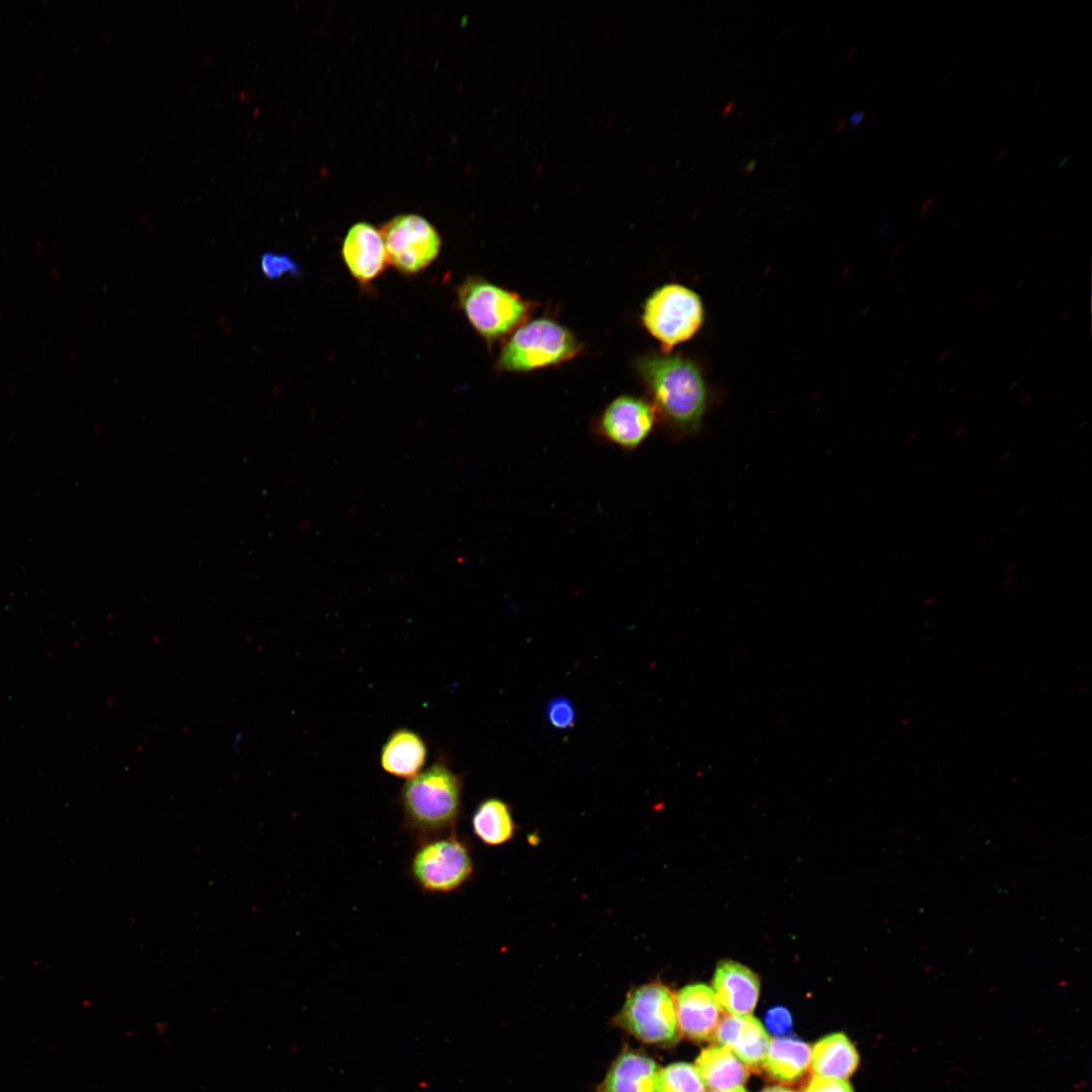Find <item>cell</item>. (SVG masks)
I'll return each mask as SVG.
<instances>
[{
  "label": "cell",
  "instance_id": "obj_1",
  "mask_svg": "<svg viewBox=\"0 0 1092 1092\" xmlns=\"http://www.w3.org/2000/svg\"><path fill=\"white\" fill-rule=\"evenodd\" d=\"M634 367L650 397L656 417L677 436L697 434L710 401L701 367L677 354H646Z\"/></svg>",
  "mask_w": 1092,
  "mask_h": 1092
},
{
  "label": "cell",
  "instance_id": "obj_2",
  "mask_svg": "<svg viewBox=\"0 0 1092 1092\" xmlns=\"http://www.w3.org/2000/svg\"><path fill=\"white\" fill-rule=\"evenodd\" d=\"M463 777L441 756L408 779L396 801L403 827L417 843L456 831L462 813Z\"/></svg>",
  "mask_w": 1092,
  "mask_h": 1092
},
{
  "label": "cell",
  "instance_id": "obj_3",
  "mask_svg": "<svg viewBox=\"0 0 1092 1092\" xmlns=\"http://www.w3.org/2000/svg\"><path fill=\"white\" fill-rule=\"evenodd\" d=\"M581 350L582 344L567 328L551 318H536L514 331L496 367L505 372H530L570 361Z\"/></svg>",
  "mask_w": 1092,
  "mask_h": 1092
},
{
  "label": "cell",
  "instance_id": "obj_4",
  "mask_svg": "<svg viewBox=\"0 0 1092 1092\" xmlns=\"http://www.w3.org/2000/svg\"><path fill=\"white\" fill-rule=\"evenodd\" d=\"M461 309L488 343L503 339L525 324L535 303L480 277H468L458 288Z\"/></svg>",
  "mask_w": 1092,
  "mask_h": 1092
},
{
  "label": "cell",
  "instance_id": "obj_5",
  "mask_svg": "<svg viewBox=\"0 0 1092 1092\" xmlns=\"http://www.w3.org/2000/svg\"><path fill=\"white\" fill-rule=\"evenodd\" d=\"M408 862V874L427 894H450L473 876L474 862L468 842L456 831L420 843Z\"/></svg>",
  "mask_w": 1092,
  "mask_h": 1092
},
{
  "label": "cell",
  "instance_id": "obj_6",
  "mask_svg": "<svg viewBox=\"0 0 1092 1092\" xmlns=\"http://www.w3.org/2000/svg\"><path fill=\"white\" fill-rule=\"evenodd\" d=\"M701 296L678 283L664 284L646 299L641 322L659 342L661 353L668 354L678 344L694 338L705 323Z\"/></svg>",
  "mask_w": 1092,
  "mask_h": 1092
},
{
  "label": "cell",
  "instance_id": "obj_7",
  "mask_svg": "<svg viewBox=\"0 0 1092 1092\" xmlns=\"http://www.w3.org/2000/svg\"><path fill=\"white\" fill-rule=\"evenodd\" d=\"M615 1021L624 1030L648 1044L670 1045L678 1039L675 997L659 982L646 983L631 989Z\"/></svg>",
  "mask_w": 1092,
  "mask_h": 1092
},
{
  "label": "cell",
  "instance_id": "obj_8",
  "mask_svg": "<svg viewBox=\"0 0 1092 1092\" xmlns=\"http://www.w3.org/2000/svg\"><path fill=\"white\" fill-rule=\"evenodd\" d=\"M387 263L404 274H415L438 256L441 239L436 229L418 214H400L381 228Z\"/></svg>",
  "mask_w": 1092,
  "mask_h": 1092
},
{
  "label": "cell",
  "instance_id": "obj_9",
  "mask_svg": "<svg viewBox=\"0 0 1092 1092\" xmlns=\"http://www.w3.org/2000/svg\"><path fill=\"white\" fill-rule=\"evenodd\" d=\"M656 419L655 411L647 399L620 395L603 410L595 429L608 443L625 451H633L649 437Z\"/></svg>",
  "mask_w": 1092,
  "mask_h": 1092
},
{
  "label": "cell",
  "instance_id": "obj_10",
  "mask_svg": "<svg viewBox=\"0 0 1092 1092\" xmlns=\"http://www.w3.org/2000/svg\"><path fill=\"white\" fill-rule=\"evenodd\" d=\"M678 1030L694 1040L711 1039L721 1019V1008L709 986L697 983L684 987L675 996Z\"/></svg>",
  "mask_w": 1092,
  "mask_h": 1092
},
{
  "label": "cell",
  "instance_id": "obj_11",
  "mask_svg": "<svg viewBox=\"0 0 1092 1092\" xmlns=\"http://www.w3.org/2000/svg\"><path fill=\"white\" fill-rule=\"evenodd\" d=\"M719 1045L729 1049L747 1068H763L769 1036L763 1025L751 1014L726 1013L715 1032Z\"/></svg>",
  "mask_w": 1092,
  "mask_h": 1092
},
{
  "label": "cell",
  "instance_id": "obj_12",
  "mask_svg": "<svg viewBox=\"0 0 1092 1092\" xmlns=\"http://www.w3.org/2000/svg\"><path fill=\"white\" fill-rule=\"evenodd\" d=\"M342 256L352 276L361 284L375 279L387 264L380 232L364 221L355 223L348 231Z\"/></svg>",
  "mask_w": 1092,
  "mask_h": 1092
},
{
  "label": "cell",
  "instance_id": "obj_13",
  "mask_svg": "<svg viewBox=\"0 0 1092 1092\" xmlns=\"http://www.w3.org/2000/svg\"><path fill=\"white\" fill-rule=\"evenodd\" d=\"M712 990L720 1008L726 1013L748 1015L758 1000L759 980L749 968L725 961L715 970Z\"/></svg>",
  "mask_w": 1092,
  "mask_h": 1092
},
{
  "label": "cell",
  "instance_id": "obj_14",
  "mask_svg": "<svg viewBox=\"0 0 1092 1092\" xmlns=\"http://www.w3.org/2000/svg\"><path fill=\"white\" fill-rule=\"evenodd\" d=\"M659 1069L642 1052H622L611 1066L598 1092H657Z\"/></svg>",
  "mask_w": 1092,
  "mask_h": 1092
},
{
  "label": "cell",
  "instance_id": "obj_15",
  "mask_svg": "<svg viewBox=\"0 0 1092 1092\" xmlns=\"http://www.w3.org/2000/svg\"><path fill=\"white\" fill-rule=\"evenodd\" d=\"M428 747L423 737L414 730L395 729L386 739L380 751V764L387 774L411 779L425 765Z\"/></svg>",
  "mask_w": 1092,
  "mask_h": 1092
},
{
  "label": "cell",
  "instance_id": "obj_16",
  "mask_svg": "<svg viewBox=\"0 0 1092 1092\" xmlns=\"http://www.w3.org/2000/svg\"><path fill=\"white\" fill-rule=\"evenodd\" d=\"M695 1067L710 1092L741 1087L749 1074L748 1068L724 1045L704 1049L697 1058Z\"/></svg>",
  "mask_w": 1092,
  "mask_h": 1092
},
{
  "label": "cell",
  "instance_id": "obj_17",
  "mask_svg": "<svg viewBox=\"0 0 1092 1092\" xmlns=\"http://www.w3.org/2000/svg\"><path fill=\"white\" fill-rule=\"evenodd\" d=\"M856 1049L843 1033L829 1034L816 1042L811 1052L815 1076L846 1080L856 1070Z\"/></svg>",
  "mask_w": 1092,
  "mask_h": 1092
},
{
  "label": "cell",
  "instance_id": "obj_18",
  "mask_svg": "<svg viewBox=\"0 0 1092 1092\" xmlns=\"http://www.w3.org/2000/svg\"><path fill=\"white\" fill-rule=\"evenodd\" d=\"M812 1049L806 1042L792 1037H775L769 1040L763 1068L776 1080L794 1082L808 1070Z\"/></svg>",
  "mask_w": 1092,
  "mask_h": 1092
},
{
  "label": "cell",
  "instance_id": "obj_19",
  "mask_svg": "<svg viewBox=\"0 0 1092 1092\" xmlns=\"http://www.w3.org/2000/svg\"><path fill=\"white\" fill-rule=\"evenodd\" d=\"M475 837L488 846L510 841L516 831L510 806L497 798H487L475 808L471 817Z\"/></svg>",
  "mask_w": 1092,
  "mask_h": 1092
},
{
  "label": "cell",
  "instance_id": "obj_20",
  "mask_svg": "<svg viewBox=\"0 0 1092 1092\" xmlns=\"http://www.w3.org/2000/svg\"><path fill=\"white\" fill-rule=\"evenodd\" d=\"M695 1066L673 1063L659 1071L657 1092H706Z\"/></svg>",
  "mask_w": 1092,
  "mask_h": 1092
},
{
  "label": "cell",
  "instance_id": "obj_21",
  "mask_svg": "<svg viewBox=\"0 0 1092 1092\" xmlns=\"http://www.w3.org/2000/svg\"><path fill=\"white\" fill-rule=\"evenodd\" d=\"M261 273L269 280H277L284 276H299L300 266L290 256L284 253L265 252L260 258Z\"/></svg>",
  "mask_w": 1092,
  "mask_h": 1092
},
{
  "label": "cell",
  "instance_id": "obj_22",
  "mask_svg": "<svg viewBox=\"0 0 1092 1092\" xmlns=\"http://www.w3.org/2000/svg\"><path fill=\"white\" fill-rule=\"evenodd\" d=\"M550 724L557 729H568L575 722V710L572 703L565 697L552 699L546 709Z\"/></svg>",
  "mask_w": 1092,
  "mask_h": 1092
},
{
  "label": "cell",
  "instance_id": "obj_23",
  "mask_svg": "<svg viewBox=\"0 0 1092 1092\" xmlns=\"http://www.w3.org/2000/svg\"><path fill=\"white\" fill-rule=\"evenodd\" d=\"M765 1024L775 1035H784L792 1028V1017L784 1007H775L765 1014Z\"/></svg>",
  "mask_w": 1092,
  "mask_h": 1092
},
{
  "label": "cell",
  "instance_id": "obj_24",
  "mask_svg": "<svg viewBox=\"0 0 1092 1092\" xmlns=\"http://www.w3.org/2000/svg\"><path fill=\"white\" fill-rule=\"evenodd\" d=\"M804 1092H853L852 1087L846 1080L813 1077Z\"/></svg>",
  "mask_w": 1092,
  "mask_h": 1092
},
{
  "label": "cell",
  "instance_id": "obj_25",
  "mask_svg": "<svg viewBox=\"0 0 1092 1092\" xmlns=\"http://www.w3.org/2000/svg\"><path fill=\"white\" fill-rule=\"evenodd\" d=\"M866 112L863 110H857L852 112L848 117L850 125H857L864 117Z\"/></svg>",
  "mask_w": 1092,
  "mask_h": 1092
},
{
  "label": "cell",
  "instance_id": "obj_26",
  "mask_svg": "<svg viewBox=\"0 0 1092 1092\" xmlns=\"http://www.w3.org/2000/svg\"><path fill=\"white\" fill-rule=\"evenodd\" d=\"M762 1092H795V1091L784 1088V1087L774 1086V1087H768V1088L764 1089Z\"/></svg>",
  "mask_w": 1092,
  "mask_h": 1092
},
{
  "label": "cell",
  "instance_id": "obj_27",
  "mask_svg": "<svg viewBox=\"0 0 1092 1092\" xmlns=\"http://www.w3.org/2000/svg\"><path fill=\"white\" fill-rule=\"evenodd\" d=\"M932 201H933V199H932V198H927V199H926V200H925V201H924V202L922 203V205H921V207H920V213H919V216L923 215V214H924V213L926 212V210L928 209V207H929V206H930V205L932 204Z\"/></svg>",
  "mask_w": 1092,
  "mask_h": 1092
},
{
  "label": "cell",
  "instance_id": "obj_28",
  "mask_svg": "<svg viewBox=\"0 0 1092 1092\" xmlns=\"http://www.w3.org/2000/svg\"><path fill=\"white\" fill-rule=\"evenodd\" d=\"M756 160L750 161L744 168L745 173H750L756 166Z\"/></svg>",
  "mask_w": 1092,
  "mask_h": 1092
},
{
  "label": "cell",
  "instance_id": "obj_29",
  "mask_svg": "<svg viewBox=\"0 0 1092 1092\" xmlns=\"http://www.w3.org/2000/svg\"><path fill=\"white\" fill-rule=\"evenodd\" d=\"M733 104H734V100H731L726 104L725 108L723 109L722 116H725L730 112V110L733 107Z\"/></svg>",
  "mask_w": 1092,
  "mask_h": 1092
},
{
  "label": "cell",
  "instance_id": "obj_30",
  "mask_svg": "<svg viewBox=\"0 0 1092 1092\" xmlns=\"http://www.w3.org/2000/svg\"><path fill=\"white\" fill-rule=\"evenodd\" d=\"M948 354H949V349H945V350H943V351L941 352V354H940V355L938 356V358H937V359H938V361H943V360H944V359H945V358H946V357L948 356Z\"/></svg>",
  "mask_w": 1092,
  "mask_h": 1092
},
{
  "label": "cell",
  "instance_id": "obj_31",
  "mask_svg": "<svg viewBox=\"0 0 1092 1092\" xmlns=\"http://www.w3.org/2000/svg\"><path fill=\"white\" fill-rule=\"evenodd\" d=\"M722 1092H746V1090L741 1086V1087H736V1088L726 1090V1091H722Z\"/></svg>",
  "mask_w": 1092,
  "mask_h": 1092
},
{
  "label": "cell",
  "instance_id": "obj_32",
  "mask_svg": "<svg viewBox=\"0 0 1092 1092\" xmlns=\"http://www.w3.org/2000/svg\"><path fill=\"white\" fill-rule=\"evenodd\" d=\"M543 169H544V163H540V164L537 165L535 173L537 175H539V174H541L543 172Z\"/></svg>",
  "mask_w": 1092,
  "mask_h": 1092
},
{
  "label": "cell",
  "instance_id": "obj_33",
  "mask_svg": "<svg viewBox=\"0 0 1092 1092\" xmlns=\"http://www.w3.org/2000/svg\"><path fill=\"white\" fill-rule=\"evenodd\" d=\"M1070 314H1071V309H1067V310H1066V311H1065V312H1064V313H1063V314L1061 315V317H1060V321H1061V322H1064V321H1065L1066 318H1068V317H1069V315H1070Z\"/></svg>",
  "mask_w": 1092,
  "mask_h": 1092
},
{
  "label": "cell",
  "instance_id": "obj_34",
  "mask_svg": "<svg viewBox=\"0 0 1092 1092\" xmlns=\"http://www.w3.org/2000/svg\"><path fill=\"white\" fill-rule=\"evenodd\" d=\"M1007 151H1008V149H1007V148H1004V149H1003L1002 151H1000V153H999V155H998V157H997V160H998V161L1002 160V158H1004V157H1005V155H1006Z\"/></svg>",
  "mask_w": 1092,
  "mask_h": 1092
},
{
  "label": "cell",
  "instance_id": "obj_35",
  "mask_svg": "<svg viewBox=\"0 0 1092 1092\" xmlns=\"http://www.w3.org/2000/svg\"><path fill=\"white\" fill-rule=\"evenodd\" d=\"M1030 397H1031V393H1030V392H1027V393H1025V394L1023 395V397L1021 398V403H1025V402H1026L1027 400H1029V399H1030Z\"/></svg>",
  "mask_w": 1092,
  "mask_h": 1092
},
{
  "label": "cell",
  "instance_id": "obj_36",
  "mask_svg": "<svg viewBox=\"0 0 1092 1092\" xmlns=\"http://www.w3.org/2000/svg\"><path fill=\"white\" fill-rule=\"evenodd\" d=\"M615 119H616L615 117H611V118L609 119L608 123H607V127H611V126H612V124H613V123L615 122Z\"/></svg>",
  "mask_w": 1092,
  "mask_h": 1092
},
{
  "label": "cell",
  "instance_id": "obj_37",
  "mask_svg": "<svg viewBox=\"0 0 1092 1092\" xmlns=\"http://www.w3.org/2000/svg\"><path fill=\"white\" fill-rule=\"evenodd\" d=\"M656 169H657V165H653V166H652V167L650 168V171H649V173H648V174H649V175H652V174H653V173H654V172L656 171Z\"/></svg>",
  "mask_w": 1092,
  "mask_h": 1092
}]
</instances>
